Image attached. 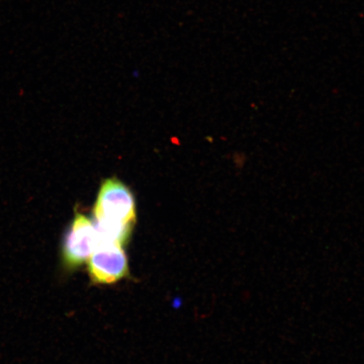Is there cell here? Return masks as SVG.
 <instances>
[{
    "mask_svg": "<svg viewBox=\"0 0 364 364\" xmlns=\"http://www.w3.org/2000/svg\"><path fill=\"white\" fill-rule=\"evenodd\" d=\"M95 229L104 237L124 240L130 237L136 222L133 193L115 178L104 182L94 208Z\"/></svg>",
    "mask_w": 364,
    "mask_h": 364,
    "instance_id": "1",
    "label": "cell"
},
{
    "mask_svg": "<svg viewBox=\"0 0 364 364\" xmlns=\"http://www.w3.org/2000/svg\"><path fill=\"white\" fill-rule=\"evenodd\" d=\"M122 247L117 243L98 242L87 262L94 284H112L129 275V261Z\"/></svg>",
    "mask_w": 364,
    "mask_h": 364,
    "instance_id": "3",
    "label": "cell"
},
{
    "mask_svg": "<svg viewBox=\"0 0 364 364\" xmlns=\"http://www.w3.org/2000/svg\"><path fill=\"white\" fill-rule=\"evenodd\" d=\"M97 244L98 236L93 220L83 213H76L62 241L63 269L74 271L87 263Z\"/></svg>",
    "mask_w": 364,
    "mask_h": 364,
    "instance_id": "2",
    "label": "cell"
}]
</instances>
